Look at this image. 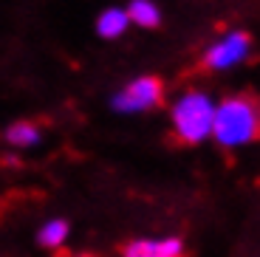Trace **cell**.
Here are the masks:
<instances>
[{
    "instance_id": "1",
    "label": "cell",
    "mask_w": 260,
    "mask_h": 257,
    "mask_svg": "<svg viewBox=\"0 0 260 257\" xmlns=\"http://www.w3.org/2000/svg\"><path fill=\"white\" fill-rule=\"evenodd\" d=\"M212 139L221 147H246L260 139V99L252 93H235L215 105Z\"/></svg>"
},
{
    "instance_id": "2",
    "label": "cell",
    "mask_w": 260,
    "mask_h": 257,
    "mask_svg": "<svg viewBox=\"0 0 260 257\" xmlns=\"http://www.w3.org/2000/svg\"><path fill=\"white\" fill-rule=\"evenodd\" d=\"M212 116L215 102L204 90H187L176 99L170 119H173V133L184 144H201L212 136Z\"/></svg>"
},
{
    "instance_id": "3",
    "label": "cell",
    "mask_w": 260,
    "mask_h": 257,
    "mask_svg": "<svg viewBox=\"0 0 260 257\" xmlns=\"http://www.w3.org/2000/svg\"><path fill=\"white\" fill-rule=\"evenodd\" d=\"M161 99H164V88L156 77H139L113 97V108L119 113H144V110L158 108Z\"/></svg>"
},
{
    "instance_id": "4",
    "label": "cell",
    "mask_w": 260,
    "mask_h": 257,
    "mask_svg": "<svg viewBox=\"0 0 260 257\" xmlns=\"http://www.w3.org/2000/svg\"><path fill=\"white\" fill-rule=\"evenodd\" d=\"M249 48H252L249 34L232 31V34H226L223 40H218V43L209 48L207 57H204V65L212 68V71H226V68H232V65L243 62V59L249 57Z\"/></svg>"
},
{
    "instance_id": "5",
    "label": "cell",
    "mask_w": 260,
    "mask_h": 257,
    "mask_svg": "<svg viewBox=\"0 0 260 257\" xmlns=\"http://www.w3.org/2000/svg\"><path fill=\"white\" fill-rule=\"evenodd\" d=\"M122 257H184V243L178 238H161V240L139 238L124 246Z\"/></svg>"
},
{
    "instance_id": "6",
    "label": "cell",
    "mask_w": 260,
    "mask_h": 257,
    "mask_svg": "<svg viewBox=\"0 0 260 257\" xmlns=\"http://www.w3.org/2000/svg\"><path fill=\"white\" fill-rule=\"evenodd\" d=\"M68 235H71V226H68V220L51 218V220H46V223L40 226L37 243L43 246V249H59V246L68 240Z\"/></svg>"
},
{
    "instance_id": "7",
    "label": "cell",
    "mask_w": 260,
    "mask_h": 257,
    "mask_svg": "<svg viewBox=\"0 0 260 257\" xmlns=\"http://www.w3.org/2000/svg\"><path fill=\"white\" fill-rule=\"evenodd\" d=\"M124 14H127V20H133V23L142 26V28H156L158 23H161L158 6L156 3H150V0H133Z\"/></svg>"
},
{
    "instance_id": "8",
    "label": "cell",
    "mask_w": 260,
    "mask_h": 257,
    "mask_svg": "<svg viewBox=\"0 0 260 257\" xmlns=\"http://www.w3.org/2000/svg\"><path fill=\"white\" fill-rule=\"evenodd\" d=\"M6 142L14 147H34L40 142V127L31 122H14L6 127Z\"/></svg>"
},
{
    "instance_id": "9",
    "label": "cell",
    "mask_w": 260,
    "mask_h": 257,
    "mask_svg": "<svg viewBox=\"0 0 260 257\" xmlns=\"http://www.w3.org/2000/svg\"><path fill=\"white\" fill-rule=\"evenodd\" d=\"M127 14L122 12V9H108V12L99 17V23H96V31L102 34V37H108V40H113V37H119V34H124V28H127Z\"/></svg>"
}]
</instances>
